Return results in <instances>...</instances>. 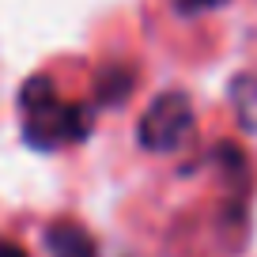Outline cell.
<instances>
[{"instance_id":"3957f363","label":"cell","mask_w":257,"mask_h":257,"mask_svg":"<svg viewBox=\"0 0 257 257\" xmlns=\"http://www.w3.org/2000/svg\"><path fill=\"white\" fill-rule=\"evenodd\" d=\"M42 242H46L49 257H98L95 238H91L80 223H72V219H57V223H49L46 234H42Z\"/></svg>"},{"instance_id":"7a4b0ae2","label":"cell","mask_w":257,"mask_h":257,"mask_svg":"<svg viewBox=\"0 0 257 257\" xmlns=\"http://www.w3.org/2000/svg\"><path fill=\"white\" fill-rule=\"evenodd\" d=\"M91 110L83 102H53L49 110L31 113L23 125V140L34 148V152H53L61 144H76V140L91 137Z\"/></svg>"},{"instance_id":"52a82bcc","label":"cell","mask_w":257,"mask_h":257,"mask_svg":"<svg viewBox=\"0 0 257 257\" xmlns=\"http://www.w3.org/2000/svg\"><path fill=\"white\" fill-rule=\"evenodd\" d=\"M227 0H174V8L182 16H197V12H208V8H223Z\"/></svg>"},{"instance_id":"8992f818","label":"cell","mask_w":257,"mask_h":257,"mask_svg":"<svg viewBox=\"0 0 257 257\" xmlns=\"http://www.w3.org/2000/svg\"><path fill=\"white\" fill-rule=\"evenodd\" d=\"M53 102H61V98H57V83L49 80V76H31V80L19 87V110H23L27 117L49 110Z\"/></svg>"},{"instance_id":"5b68a950","label":"cell","mask_w":257,"mask_h":257,"mask_svg":"<svg viewBox=\"0 0 257 257\" xmlns=\"http://www.w3.org/2000/svg\"><path fill=\"white\" fill-rule=\"evenodd\" d=\"M231 102L238 113V125L246 133H257V72H242L231 80Z\"/></svg>"},{"instance_id":"ba28073f","label":"cell","mask_w":257,"mask_h":257,"mask_svg":"<svg viewBox=\"0 0 257 257\" xmlns=\"http://www.w3.org/2000/svg\"><path fill=\"white\" fill-rule=\"evenodd\" d=\"M0 257H27V249L16 246V242H8V238H0Z\"/></svg>"},{"instance_id":"277c9868","label":"cell","mask_w":257,"mask_h":257,"mask_svg":"<svg viewBox=\"0 0 257 257\" xmlns=\"http://www.w3.org/2000/svg\"><path fill=\"white\" fill-rule=\"evenodd\" d=\"M133 91H137V72L128 64H106L95 76V98L102 106H125Z\"/></svg>"},{"instance_id":"6da1fadb","label":"cell","mask_w":257,"mask_h":257,"mask_svg":"<svg viewBox=\"0 0 257 257\" xmlns=\"http://www.w3.org/2000/svg\"><path fill=\"white\" fill-rule=\"evenodd\" d=\"M193 102L185 91H163V95L152 98V106L144 110L137 125V144L144 152H155V155H167V152H178L185 140L193 137Z\"/></svg>"}]
</instances>
